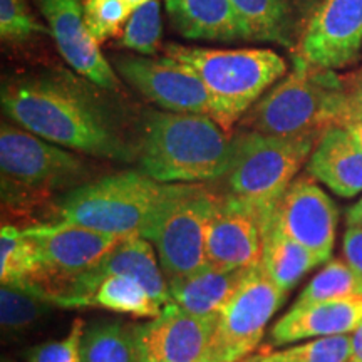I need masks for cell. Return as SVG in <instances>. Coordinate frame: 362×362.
Instances as JSON below:
<instances>
[{
  "label": "cell",
  "mask_w": 362,
  "mask_h": 362,
  "mask_svg": "<svg viewBox=\"0 0 362 362\" xmlns=\"http://www.w3.org/2000/svg\"><path fill=\"white\" fill-rule=\"evenodd\" d=\"M320 136H270L238 129L223 176L225 193L248 203L265 221L309 160Z\"/></svg>",
  "instance_id": "cell-6"
},
{
  "label": "cell",
  "mask_w": 362,
  "mask_h": 362,
  "mask_svg": "<svg viewBox=\"0 0 362 362\" xmlns=\"http://www.w3.org/2000/svg\"><path fill=\"white\" fill-rule=\"evenodd\" d=\"M34 6L66 64L101 88L119 93V76L86 25L84 0H34Z\"/></svg>",
  "instance_id": "cell-15"
},
{
  "label": "cell",
  "mask_w": 362,
  "mask_h": 362,
  "mask_svg": "<svg viewBox=\"0 0 362 362\" xmlns=\"http://www.w3.org/2000/svg\"><path fill=\"white\" fill-rule=\"evenodd\" d=\"M166 12L185 39L221 44L248 40L232 0H166Z\"/></svg>",
  "instance_id": "cell-21"
},
{
  "label": "cell",
  "mask_w": 362,
  "mask_h": 362,
  "mask_svg": "<svg viewBox=\"0 0 362 362\" xmlns=\"http://www.w3.org/2000/svg\"><path fill=\"white\" fill-rule=\"evenodd\" d=\"M351 354V336H332L265 354L259 362H349Z\"/></svg>",
  "instance_id": "cell-31"
},
{
  "label": "cell",
  "mask_w": 362,
  "mask_h": 362,
  "mask_svg": "<svg viewBox=\"0 0 362 362\" xmlns=\"http://www.w3.org/2000/svg\"><path fill=\"white\" fill-rule=\"evenodd\" d=\"M33 240L39 270L27 287L52 302L71 280L103 262L123 238L96 232L69 221H47L24 228Z\"/></svg>",
  "instance_id": "cell-9"
},
{
  "label": "cell",
  "mask_w": 362,
  "mask_h": 362,
  "mask_svg": "<svg viewBox=\"0 0 362 362\" xmlns=\"http://www.w3.org/2000/svg\"><path fill=\"white\" fill-rule=\"evenodd\" d=\"M352 334H356V336H359V337H362V324L359 325V327H357L356 330H354V332H352Z\"/></svg>",
  "instance_id": "cell-40"
},
{
  "label": "cell",
  "mask_w": 362,
  "mask_h": 362,
  "mask_svg": "<svg viewBox=\"0 0 362 362\" xmlns=\"http://www.w3.org/2000/svg\"><path fill=\"white\" fill-rule=\"evenodd\" d=\"M165 183L141 171L90 180L54 203V221H69L96 232L128 238L141 235Z\"/></svg>",
  "instance_id": "cell-7"
},
{
  "label": "cell",
  "mask_w": 362,
  "mask_h": 362,
  "mask_svg": "<svg viewBox=\"0 0 362 362\" xmlns=\"http://www.w3.org/2000/svg\"><path fill=\"white\" fill-rule=\"evenodd\" d=\"M342 255L362 293V226H347L342 240Z\"/></svg>",
  "instance_id": "cell-34"
},
{
  "label": "cell",
  "mask_w": 362,
  "mask_h": 362,
  "mask_svg": "<svg viewBox=\"0 0 362 362\" xmlns=\"http://www.w3.org/2000/svg\"><path fill=\"white\" fill-rule=\"evenodd\" d=\"M4 362H7V361H4Z\"/></svg>",
  "instance_id": "cell-41"
},
{
  "label": "cell",
  "mask_w": 362,
  "mask_h": 362,
  "mask_svg": "<svg viewBox=\"0 0 362 362\" xmlns=\"http://www.w3.org/2000/svg\"><path fill=\"white\" fill-rule=\"evenodd\" d=\"M2 205L8 211H33L39 203L93 180L84 155L59 146L12 121L0 126Z\"/></svg>",
  "instance_id": "cell-5"
},
{
  "label": "cell",
  "mask_w": 362,
  "mask_h": 362,
  "mask_svg": "<svg viewBox=\"0 0 362 362\" xmlns=\"http://www.w3.org/2000/svg\"><path fill=\"white\" fill-rule=\"evenodd\" d=\"M349 362H351V361H349Z\"/></svg>",
  "instance_id": "cell-42"
},
{
  "label": "cell",
  "mask_w": 362,
  "mask_h": 362,
  "mask_svg": "<svg viewBox=\"0 0 362 362\" xmlns=\"http://www.w3.org/2000/svg\"><path fill=\"white\" fill-rule=\"evenodd\" d=\"M344 89H346V123H354L362 119V67L342 76Z\"/></svg>",
  "instance_id": "cell-35"
},
{
  "label": "cell",
  "mask_w": 362,
  "mask_h": 362,
  "mask_svg": "<svg viewBox=\"0 0 362 362\" xmlns=\"http://www.w3.org/2000/svg\"><path fill=\"white\" fill-rule=\"evenodd\" d=\"M133 11L128 0H84L86 25L98 44L123 34Z\"/></svg>",
  "instance_id": "cell-32"
},
{
  "label": "cell",
  "mask_w": 362,
  "mask_h": 362,
  "mask_svg": "<svg viewBox=\"0 0 362 362\" xmlns=\"http://www.w3.org/2000/svg\"><path fill=\"white\" fill-rule=\"evenodd\" d=\"M275 220L287 237L305 247L320 264L330 260L336 242L339 210L309 173L292 181L277 203Z\"/></svg>",
  "instance_id": "cell-16"
},
{
  "label": "cell",
  "mask_w": 362,
  "mask_h": 362,
  "mask_svg": "<svg viewBox=\"0 0 362 362\" xmlns=\"http://www.w3.org/2000/svg\"><path fill=\"white\" fill-rule=\"evenodd\" d=\"M107 275H126L138 280L160 304L166 305L171 302L170 287L166 284L168 280L163 274L161 265L158 264L155 248L141 235H134L121 240L93 270L71 280L54 298L52 304L61 309L88 307L90 293Z\"/></svg>",
  "instance_id": "cell-13"
},
{
  "label": "cell",
  "mask_w": 362,
  "mask_h": 362,
  "mask_svg": "<svg viewBox=\"0 0 362 362\" xmlns=\"http://www.w3.org/2000/svg\"><path fill=\"white\" fill-rule=\"evenodd\" d=\"M39 270L37 252L24 228L4 223L0 230V282L27 287Z\"/></svg>",
  "instance_id": "cell-27"
},
{
  "label": "cell",
  "mask_w": 362,
  "mask_h": 362,
  "mask_svg": "<svg viewBox=\"0 0 362 362\" xmlns=\"http://www.w3.org/2000/svg\"><path fill=\"white\" fill-rule=\"evenodd\" d=\"M265 354H267V351L259 352V354H252V356H248V357H245V359H242V361H238V362H259Z\"/></svg>",
  "instance_id": "cell-38"
},
{
  "label": "cell",
  "mask_w": 362,
  "mask_h": 362,
  "mask_svg": "<svg viewBox=\"0 0 362 362\" xmlns=\"http://www.w3.org/2000/svg\"><path fill=\"white\" fill-rule=\"evenodd\" d=\"M163 19L160 0H151L134 8L121 34V47L139 56L155 57L161 49Z\"/></svg>",
  "instance_id": "cell-29"
},
{
  "label": "cell",
  "mask_w": 362,
  "mask_h": 362,
  "mask_svg": "<svg viewBox=\"0 0 362 362\" xmlns=\"http://www.w3.org/2000/svg\"><path fill=\"white\" fill-rule=\"evenodd\" d=\"M6 119L84 156L138 161V121L119 93L71 67H34L2 81Z\"/></svg>",
  "instance_id": "cell-1"
},
{
  "label": "cell",
  "mask_w": 362,
  "mask_h": 362,
  "mask_svg": "<svg viewBox=\"0 0 362 362\" xmlns=\"http://www.w3.org/2000/svg\"><path fill=\"white\" fill-rule=\"evenodd\" d=\"M206 264L220 269H252L262 260L260 214L248 203L218 192L206 226Z\"/></svg>",
  "instance_id": "cell-17"
},
{
  "label": "cell",
  "mask_w": 362,
  "mask_h": 362,
  "mask_svg": "<svg viewBox=\"0 0 362 362\" xmlns=\"http://www.w3.org/2000/svg\"><path fill=\"white\" fill-rule=\"evenodd\" d=\"M322 0H232L250 42L296 51Z\"/></svg>",
  "instance_id": "cell-18"
},
{
  "label": "cell",
  "mask_w": 362,
  "mask_h": 362,
  "mask_svg": "<svg viewBox=\"0 0 362 362\" xmlns=\"http://www.w3.org/2000/svg\"><path fill=\"white\" fill-rule=\"evenodd\" d=\"M111 64L124 83L158 110L211 116V101L205 84L189 67L171 56L115 54Z\"/></svg>",
  "instance_id": "cell-11"
},
{
  "label": "cell",
  "mask_w": 362,
  "mask_h": 362,
  "mask_svg": "<svg viewBox=\"0 0 362 362\" xmlns=\"http://www.w3.org/2000/svg\"><path fill=\"white\" fill-rule=\"evenodd\" d=\"M346 128L349 129V133L354 136L356 141L362 146V119H357V121H354V123L347 124Z\"/></svg>",
  "instance_id": "cell-37"
},
{
  "label": "cell",
  "mask_w": 362,
  "mask_h": 362,
  "mask_svg": "<svg viewBox=\"0 0 362 362\" xmlns=\"http://www.w3.org/2000/svg\"><path fill=\"white\" fill-rule=\"evenodd\" d=\"M307 173L341 198L362 192V146L344 126L324 131L307 161Z\"/></svg>",
  "instance_id": "cell-20"
},
{
  "label": "cell",
  "mask_w": 362,
  "mask_h": 362,
  "mask_svg": "<svg viewBox=\"0 0 362 362\" xmlns=\"http://www.w3.org/2000/svg\"><path fill=\"white\" fill-rule=\"evenodd\" d=\"M362 297L359 284L344 260H329L314 279L307 284L293 305H307L315 302L339 300V298Z\"/></svg>",
  "instance_id": "cell-28"
},
{
  "label": "cell",
  "mask_w": 362,
  "mask_h": 362,
  "mask_svg": "<svg viewBox=\"0 0 362 362\" xmlns=\"http://www.w3.org/2000/svg\"><path fill=\"white\" fill-rule=\"evenodd\" d=\"M293 67L238 121V128L270 136H322L346 123L342 76L293 57Z\"/></svg>",
  "instance_id": "cell-3"
},
{
  "label": "cell",
  "mask_w": 362,
  "mask_h": 362,
  "mask_svg": "<svg viewBox=\"0 0 362 362\" xmlns=\"http://www.w3.org/2000/svg\"><path fill=\"white\" fill-rule=\"evenodd\" d=\"M362 324V297L315 302L307 305H292L269 334V347L285 344L346 336Z\"/></svg>",
  "instance_id": "cell-19"
},
{
  "label": "cell",
  "mask_w": 362,
  "mask_h": 362,
  "mask_svg": "<svg viewBox=\"0 0 362 362\" xmlns=\"http://www.w3.org/2000/svg\"><path fill=\"white\" fill-rule=\"evenodd\" d=\"M56 309L52 302L35 292L34 288L19 285H2L0 291V320L6 339L19 337L34 329L40 320Z\"/></svg>",
  "instance_id": "cell-26"
},
{
  "label": "cell",
  "mask_w": 362,
  "mask_h": 362,
  "mask_svg": "<svg viewBox=\"0 0 362 362\" xmlns=\"http://www.w3.org/2000/svg\"><path fill=\"white\" fill-rule=\"evenodd\" d=\"M88 307H101L136 319H155L165 305L153 298L138 280L126 275H107L90 293Z\"/></svg>",
  "instance_id": "cell-24"
},
{
  "label": "cell",
  "mask_w": 362,
  "mask_h": 362,
  "mask_svg": "<svg viewBox=\"0 0 362 362\" xmlns=\"http://www.w3.org/2000/svg\"><path fill=\"white\" fill-rule=\"evenodd\" d=\"M233 156V134L211 116L139 111V171L158 183L221 180Z\"/></svg>",
  "instance_id": "cell-2"
},
{
  "label": "cell",
  "mask_w": 362,
  "mask_h": 362,
  "mask_svg": "<svg viewBox=\"0 0 362 362\" xmlns=\"http://www.w3.org/2000/svg\"><path fill=\"white\" fill-rule=\"evenodd\" d=\"M128 2L131 4V6H133V8H138V7L144 6V4L151 2V0H128Z\"/></svg>",
  "instance_id": "cell-39"
},
{
  "label": "cell",
  "mask_w": 362,
  "mask_h": 362,
  "mask_svg": "<svg viewBox=\"0 0 362 362\" xmlns=\"http://www.w3.org/2000/svg\"><path fill=\"white\" fill-rule=\"evenodd\" d=\"M362 54V0H322L292 56L322 69H344Z\"/></svg>",
  "instance_id": "cell-12"
},
{
  "label": "cell",
  "mask_w": 362,
  "mask_h": 362,
  "mask_svg": "<svg viewBox=\"0 0 362 362\" xmlns=\"http://www.w3.org/2000/svg\"><path fill=\"white\" fill-rule=\"evenodd\" d=\"M163 49L202 79L211 117L228 133L288 69L287 61L272 49H208L176 42Z\"/></svg>",
  "instance_id": "cell-4"
},
{
  "label": "cell",
  "mask_w": 362,
  "mask_h": 362,
  "mask_svg": "<svg viewBox=\"0 0 362 362\" xmlns=\"http://www.w3.org/2000/svg\"><path fill=\"white\" fill-rule=\"evenodd\" d=\"M285 298L287 292L272 282L262 265L252 267L233 297L216 314L205 362H238L252 356Z\"/></svg>",
  "instance_id": "cell-10"
},
{
  "label": "cell",
  "mask_w": 362,
  "mask_h": 362,
  "mask_svg": "<svg viewBox=\"0 0 362 362\" xmlns=\"http://www.w3.org/2000/svg\"><path fill=\"white\" fill-rule=\"evenodd\" d=\"M260 265L272 282L288 293L320 262L305 247L282 232L274 211L262 225Z\"/></svg>",
  "instance_id": "cell-23"
},
{
  "label": "cell",
  "mask_w": 362,
  "mask_h": 362,
  "mask_svg": "<svg viewBox=\"0 0 362 362\" xmlns=\"http://www.w3.org/2000/svg\"><path fill=\"white\" fill-rule=\"evenodd\" d=\"M84 330V320L76 319L64 339L30 347L24 352V359L27 362H83Z\"/></svg>",
  "instance_id": "cell-33"
},
{
  "label": "cell",
  "mask_w": 362,
  "mask_h": 362,
  "mask_svg": "<svg viewBox=\"0 0 362 362\" xmlns=\"http://www.w3.org/2000/svg\"><path fill=\"white\" fill-rule=\"evenodd\" d=\"M216 197L218 192L203 183H165L163 187L141 237L155 245L168 282L206 264V226Z\"/></svg>",
  "instance_id": "cell-8"
},
{
  "label": "cell",
  "mask_w": 362,
  "mask_h": 362,
  "mask_svg": "<svg viewBox=\"0 0 362 362\" xmlns=\"http://www.w3.org/2000/svg\"><path fill=\"white\" fill-rule=\"evenodd\" d=\"M34 0H0V37L11 45L29 44L51 33L33 11Z\"/></svg>",
  "instance_id": "cell-30"
},
{
  "label": "cell",
  "mask_w": 362,
  "mask_h": 362,
  "mask_svg": "<svg viewBox=\"0 0 362 362\" xmlns=\"http://www.w3.org/2000/svg\"><path fill=\"white\" fill-rule=\"evenodd\" d=\"M216 315L188 314L175 302L149 322L133 325L139 362H205Z\"/></svg>",
  "instance_id": "cell-14"
},
{
  "label": "cell",
  "mask_w": 362,
  "mask_h": 362,
  "mask_svg": "<svg viewBox=\"0 0 362 362\" xmlns=\"http://www.w3.org/2000/svg\"><path fill=\"white\" fill-rule=\"evenodd\" d=\"M250 269H220L205 264L202 269L168 282L171 302L198 317H214L233 297Z\"/></svg>",
  "instance_id": "cell-22"
},
{
  "label": "cell",
  "mask_w": 362,
  "mask_h": 362,
  "mask_svg": "<svg viewBox=\"0 0 362 362\" xmlns=\"http://www.w3.org/2000/svg\"><path fill=\"white\" fill-rule=\"evenodd\" d=\"M346 221L347 226H362V198L347 210Z\"/></svg>",
  "instance_id": "cell-36"
},
{
  "label": "cell",
  "mask_w": 362,
  "mask_h": 362,
  "mask_svg": "<svg viewBox=\"0 0 362 362\" xmlns=\"http://www.w3.org/2000/svg\"><path fill=\"white\" fill-rule=\"evenodd\" d=\"M83 362H139L133 325L94 320L84 330Z\"/></svg>",
  "instance_id": "cell-25"
}]
</instances>
